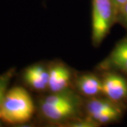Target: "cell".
Listing matches in <instances>:
<instances>
[{"mask_svg":"<svg viewBox=\"0 0 127 127\" xmlns=\"http://www.w3.org/2000/svg\"><path fill=\"white\" fill-rule=\"evenodd\" d=\"M37 109L43 120L61 127L86 116L84 98L73 88L43 95L37 102Z\"/></svg>","mask_w":127,"mask_h":127,"instance_id":"cell-1","label":"cell"},{"mask_svg":"<svg viewBox=\"0 0 127 127\" xmlns=\"http://www.w3.org/2000/svg\"><path fill=\"white\" fill-rule=\"evenodd\" d=\"M36 106L31 95L24 88L13 87L9 89L0 107V119L11 125L28 123L35 112Z\"/></svg>","mask_w":127,"mask_h":127,"instance_id":"cell-2","label":"cell"},{"mask_svg":"<svg viewBox=\"0 0 127 127\" xmlns=\"http://www.w3.org/2000/svg\"><path fill=\"white\" fill-rule=\"evenodd\" d=\"M118 14L110 0H92V43L101 45L117 23Z\"/></svg>","mask_w":127,"mask_h":127,"instance_id":"cell-3","label":"cell"},{"mask_svg":"<svg viewBox=\"0 0 127 127\" xmlns=\"http://www.w3.org/2000/svg\"><path fill=\"white\" fill-rule=\"evenodd\" d=\"M125 111L126 109L103 95L84 98L85 115L99 126L118 122Z\"/></svg>","mask_w":127,"mask_h":127,"instance_id":"cell-4","label":"cell"},{"mask_svg":"<svg viewBox=\"0 0 127 127\" xmlns=\"http://www.w3.org/2000/svg\"><path fill=\"white\" fill-rule=\"evenodd\" d=\"M102 95L127 108V77L115 71L102 72Z\"/></svg>","mask_w":127,"mask_h":127,"instance_id":"cell-5","label":"cell"},{"mask_svg":"<svg viewBox=\"0 0 127 127\" xmlns=\"http://www.w3.org/2000/svg\"><path fill=\"white\" fill-rule=\"evenodd\" d=\"M48 93H56L73 88L74 71L65 63L59 61L48 64Z\"/></svg>","mask_w":127,"mask_h":127,"instance_id":"cell-6","label":"cell"},{"mask_svg":"<svg viewBox=\"0 0 127 127\" xmlns=\"http://www.w3.org/2000/svg\"><path fill=\"white\" fill-rule=\"evenodd\" d=\"M97 70L101 73L115 71L127 77V35L116 43L108 56L98 64Z\"/></svg>","mask_w":127,"mask_h":127,"instance_id":"cell-7","label":"cell"},{"mask_svg":"<svg viewBox=\"0 0 127 127\" xmlns=\"http://www.w3.org/2000/svg\"><path fill=\"white\" fill-rule=\"evenodd\" d=\"M23 81L30 89L36 92L48 91L49 68L44 63L33 64L25 68Z\"/></svg>","mask_w":127,"mask_h":127,"instance_id":"cell-8","label":"cell"},{"mask_svg":"<svg viewBox=\"0 0 127 127\" xmlns=\"http://www.w3.org/2000/svg\"><path fill=\"white\" fill-rule=\"evenodd\" d=\"M73 89L83 98H91L102 95V78L92 72L76 73Z\"/></svg>","mask_w":127,"mask_h":127,"instance_id":"cell-9","label":"cell"},{"mask_svg":"<svg viewBox=\"0 0 127 127\" xmlns=\"http://www.w3.org/2000/svg\"><path fill=\"white\" fill-rule=\"evenodd\" d=\"M16 74V68H11L0 74V107L2 104L12 78Z\"/></svg>","mask_w":127,"mask_h":127,"instance_id":"cell-10","label":"cell"},{"mask_svg":"<svg viewBox=\"0 0 127 127\" xmlns=\"http://www.w3.org/2000/svg\"><path fill=\"white\" fill-rule=\"evenodd\" d=\"M117 23H120L127 30V2L119 13Z\"/></svg>","mask_w":127,"mask_h":127,"instance_id":"cell-11","label":"cell"},{"mask_svg":"<svg viewBox=\"0 0 127 127\" xmlns=\"http://www.w3.org/2000/svg\"><path fill=\"white\" fill-rule=\"evenodd\" d=\"M110 1L113 4L117 12V14H119L120 11L122 9L124 5L126 4L127 2V0H110Z\"/></svg>","mask_w":127,"mask_h":127,"instance_id":"cell-12","label":"cell"},{"mask_svg":"<svg viewBox=\"0 0 127 127\" xmlns=\"http://www.w3.org/2000/svg\"><path fill=\"white\" fill-rule=\"evenodd\" d=\"M1 124H2V122H1V119H0V127H1Z\"/></svg>","mask_w":127,"mask_h":127,"instance_id":"cell-13","label":"cell"}]
</instances>
